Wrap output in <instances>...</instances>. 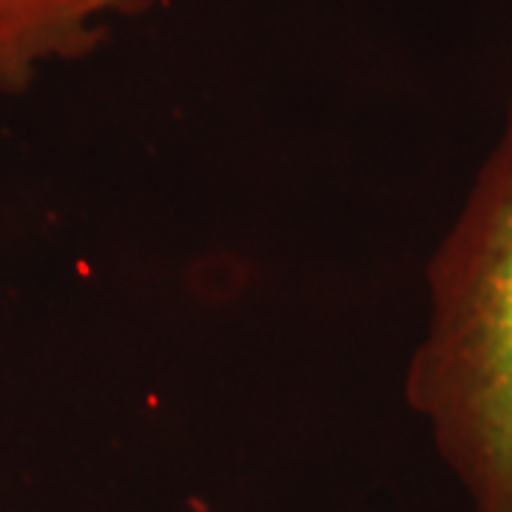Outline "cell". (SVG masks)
<instances>
[{"label":"cell","mask_w":512,"mask_h":512,"mask_svg":"<svg viewBox=\"0 0 512 512\" xmlns=\"http://www.w3.org/2000/svg\"><path fill=\"white\" fill-rule=\"evenodd\" d=\"M430 291L410 402L430 421L476 512H512V109L436 256Z\"/></svg>","instance_id":"1"},{"label":"cell","mask_w":512,"mask_h":512,"mask_svg":"<svg viewBox=\"0 0 512 512\" xmlns=\"http://www.w3.org/2000/svg\"><path fill=\"white\" fill-rule=\"evenodd\" d=\"M157 0H0V92H23L40 66L77 60Z\"/></svg>","instance_id":"2"}]
</instances>
